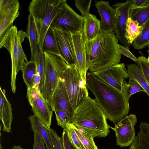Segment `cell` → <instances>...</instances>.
I'll return each mask as SVG.
<instances>
[{
    "label": "cell",
    "instance_id": "obj_1",
    "mask_svg": "<svg viewBox=\"0 0 149 149\" xmlns=\"http://www.w3.org/2000/svg\"><path fill=\"white\" fill-rule=\"evenodd\" d=\"M87 88L95 97V100L107 119L115 124L128 116L129 99L123 92L113 87L90 72L86 75Z\"/></svg>",
    "mask_w": 149,
    "mask_h": 149
},
{
    "label": "cell",
    "instance_id": "obj_2",
    "mask_svg": "<svg viewBox=\"0 0 149 149\" xmlns=\"http://www.w3.org/2000/svg\"><path fill=\"white\" fill-rule=\"evenodd\" d=\"M118 39L114 31L100 33L85 44L88 70L93 72L110 65L119 63L121 54L118 48Z\"/></svg>",
    "mask_w": 149,
    "mask_h": 149
},
{
    "label": "cell",
    "instance_id": "obj_3",
    "mask_svg": "<svg viewBox=\"0 0 149 149\" xmlns=\"http://www.w3.org/2000/svg\"><path fill=\"white\" fill-rule=\"evenodd\" d=\"M104 113L94 99L85 97L73 111L71 122L77 128L84 130L94 138L107 136L110 126Z\"/></svg>",
    "mask_w": 149,
    "mask_h": 149
},
{
    "label": "cell",
    "instance_id": "obj_4",
    "mask_svg": "<svg viewBox=\"0 0 149 149\" xmlns=\"http://www.w3.org/2000/svg\"><path fill=\"white\" fill-rule=\"evenodd\" d=\"M66 2V0H33L30 3L28 9L35 23L39 50H42L45 37L52 23Z\"/></svg>",
    "mask_w": 149,
    "mask_h": 149
},
{
    "label": "cell",
    "instance_id": "obj_5",
    "mask_svg": "<svg viewBox=\"0 0 149 149\" xmlns=\"http://www.w3.org/2000/svg\"><path fill=\"white\" fill-rule=\"evenodd\" d=\"M26 33L22 30L18 31L17 27L13 26L0 40V48H6L9 52L11 61V89L15 93L17 74L28 63L27 57L23 50L22 43L26 37Z\"/></svg>",
    "mask_w": 149,
    "mask_h": 149
},
{
    "label": "cell",
    "instance_id": "obj_6",
    "mask_svg": "<svg viewBox=\"0 0 149 149\" xmlns=\"http://www.w3.org/2000/svg\"><path fill=\"white\" fill-rule=\"evenodd\" d=\"M58 83L73 111L88 96L86 82L81 79L75 65H68L59 78Z\"/></svg>",
    "mask_w": 149,
    "mask_h": 149
},
{
    "label": "cell",
    "instance_id": "obj_7",
    "mask_svg": "<svg viewBox=\"0 0 149 149\" xmlns=\"http://www.w3.org/2000/svg\"><path fill=\"white\" fill-rule=\"evenodd\" d=\"M44 52L45 57L44 83L40 92L49 103L57 86L59 78L68 65L61 56Z\"/></svg>",
    "mask_w": 149,
    "mask_h": 149
},
{
    "label": "cell",
    "instance_id": "obj_8",
    "mask_svg": "<svg viewBox=\"0 0 149 149\" xmlns=\"http://www.w3.org/2000/svg\"><path fill=\"white\" fill-rule=\"evenodd\" d=\"M84 18L66 3L53 21L50 26L75 34L84 31Z\"/></svg>",
    "mask_w": 149,
    "mask_h": 149
},
{
    "label": "cell",
    "instance_id": "obj_9",
    "mask_svg": "<svg viewBox=\"0 0 149 149\" xmlns=\"http://www.w3.org/2000/svg\"><path fill=\"white\" fill-rule=\"evenodd\" d=\"M27 97L33 114L50 128L53 110L39 90L27 87Z\"/></svg>",
    "mask_w": 149,
    "mask_h": 149
},
{
    "label": "cell",
    "instance_id": "obj_10",
    "mask_svg": "<svg viewBox=\"0 0 149 149\" xmlns=\"http://www.w3.org/2000/svg\"><path fill=\"white\" fill-rule=\"evenodd\" d=\"M92 73L121 92H123V86L127 84L126 80L128 78V74L123 63L112 65Z\"/></svg>",
    "mask_w": 149,
    "mask_h": 149
},
{
    "label": "cell",
    "instance_id": "obj_11",
    "mask_svg": "<svg viewBox=\"0 0 149 149\" xmlns=\"http://www.w3.org/2000/svg\"><path fill=\"white\" fill-rule=\"evenodd\" d=\"M137 120L135 115L130 114L115 124L114 127H110L115 132L118 145L126 147L132 144L136 137L134 127Z\"/></svg>",
    "mask_w": 149,
    "mask_h": 149
},
{
    "label": "cell",
    "instance_id": "obj_12",
    "mask_svg": "<svg viewBox=\"0 0 149 149\" xmlns=\"http://www.w3.org/2000/svg\"><path fill=\"white\" fill-rule=\"evenodd\" d=\"M19 3L17 0H0V40L13 26L19 16Z\"/></svg>",
    "mask_w": 149,
    "mask_h": 149
},
{
    "label": "cell",
    "instance_id": "obj_13",
    "mask_svg": "<svg viewBox=\"0 0 149 149\" xmlns=\"http://www.w3.org/2000/svg\"><path fill=\"white\" fill-rule=\"evenodd\" d=\"M133 0H127L123 3L118 2L112 7L116 11V22L114 32L122 46L129 48L125 37L126 23Z\"/></svg>",
    "mask_w": 149,
    "mask_h": 149
},
{
    "label": "cell",
    "instance_id": "obj_14",
    "mask_svg": "<svg viewBox=\"0 0 149 149\" xmlns=\"http://www.w3.org/2000/svg\"><path fill=\"white\" fill-rule=\"evenodd\" d=\"M74 45L76 58L75 66L82 80L86 82L88 70L86 59L85 44L86 39L84 31L71 33Z\"/></svg>",
    "mask_w": 149,
    "mask_h": 149
},
{
    "label": "cell",
    "instance_id": "obj_15",
    "mask_svg": "<svg viewBox=\"0 0 149 149\" xmlns=\"http://www.w3.org/2000/svg\"><path fill=\"white\" fill-rule=\"evenodd\" d=\"M51 27L60 56L68 65H75V56L71 34L62 31L54 27Z\"/></svg>",
    "mask_w": 149,
    "mask_h": 149
},
{
    "label": "cell",
    "instance_id": "obj_16",
    "mask_svg": "<svg viewBox=\"0 0 149 149\" xmlns=\"http://www.w3.org/2000/svg\"><path fill=\"white\" fill-rule=\"evenodd\" d=\"M95 6L101 18L100 32L112 31L115 29L116 11L110 6L108 1H96Z\"/></svg>",
    "mask_w": 149,
    "mask_h": 149
},
{
    "label": "cell",
    "instance_id": "obj_17",
    "mask_svg": "<svg viewBox=\"0 0 149 149\" xmlns=\"http://www.w3.org/2000/svg\"><path fill=\"white\" fill-rule=\"evenodd\" d=\"M54 111H64L71 118L73 111L72 107L58 83L49 102Z\"/></svg>",
    "mask_w": 149,
    "mask_h": 149
},
{
    "label": "cell",
    "instance_id": "obj_18",
    "mask_svg": "<svg viewBox=\"0 0 149 149\" xmlns=\"http://www.w3.org/2000/svg\"><path fill=\"white\" fill-rule=\"evenodd\" d=\"M0 118L3 124V131L10 133L13 119L11 104L7 99L5 90L0 87Z\"/></svg>",
    "mask_w": 149,
    "mask_h": 149
},
{
    "label": "cell",
    "instance_id": "obj_19",
    "mask_svg": "<svg viewBox=\"0 0 149 149\" xmlns=\"http://www.w3.org/2000/svg\"><path fill=\"white\" fill-rule=\"evenodd\" d=\"M33 132H38L43 138L47 149H54L50 135V128L47 126L34 114L28 117Z\"/></svg>",
    "mask_w": 149,
    "mask_h": 149
},
{
    "label": "cell",
    "instance_id": "obj_20",
    "mask_svg": "<svg viewBox=\"0 0 149 149\" xmlns=\"http://www.w3.org/2000/svg\"><path fill=\"white\" fill-rule=\"evenodd\" d=\"M28 19L26 33L31 49V57L30 60L35 61L39 52L38 44L37 33L34 21L31 15H29Z\"/></svg>",
    "mask_w": 149,
    "mask_h": 149
},
{
    "label": "cell",
    "instance_id": "obj_21",
    "mask_svg": "<svg viewBox=\"0 0 149 149\" xmlns=\"http://www.w3.org/2000/svg\"><path fill=\"white\" fill-rule=\"evenodd\" d=\"M129 149H149V123H141L138 133Z\"/></svg>",
    "mask_w": 149,
    "mask_h": 149
},
{
    "label": "cell",
    "instance_id": "obj_22",
    "mask_svg": "<svg viewBox=\"0 0 149 149\" xmlns=\"http://www.w3.org/2000/svg\"><path fill=\"white\" fill-rule=\"evenodd\" d=\"M100 21L96 16L89 13L84 18V31L86 41L92 40L100 33Z\"/></svg>",
    "mask_w": 149,
    "mask_h": 149
},
{
    "label": "cell",
    "instance_id": "obj_23",
    "mask_svg": "<svg viewBox=\"0 0 149 149\" xmlns=\"http://www.w3.org/2000/svg\"><path fill=\"white\" fill-rule=\"evenodd\" d=\"M143 29L136 21L130 17L127 19L126 26L125 37L128 43L132 45L134 41L141 34Z\"/></svg>",
    "mask_w": 149,
    "mask_h": 149
},
{
    "label": "cell",
    "instance_id": "obj_24",
    "mask_svg": "<svg viewBox=\"0 0 149 149\" xmlns=\"http://www.w3.org/2000/svg\"><path fill=\"white\" fill-rule=\"evenodd\" d=\"M127 68L128 78L134 79L138 81L149 97V86L137 65L127 64Z\"/></svg>",
    "mask_w": 149,
    "mask_h": 149
},
{
    "label": "cell",
    "instance_id": "obj_25",
    "mask_svg": "<svg viewBox=\"0 0 149 149\" xmlns=\"http://www.w3.org/2000/svg\"><path fill=\"white\" fill-rule=\"evenodd\" d=\"M42 50L44 52L60 56L52 29L50 26L47 30L45 37Z\"/></svg>",
    "mask_w": 149,
    "mask_h": 149
},
{
    "label": "cell",
    "instance_id": "obj_26",
    "mask_svg": "<svg viewBox=\"0 0 149 149\" xmlns=\"http://www.w3.org/2000/svg\"><path fill=\"white\" fill-rule=\"evenodd\" d=\"M129 17L136 21L140 25L142 26L149 19V3L140 8L131 7Z\"/></svg>",
    "mask_w": 149,
    "mask_h": 149
},
{
    "label": "cell",
    "instance_id": "obj_27",
    "mask_svg": "<svg viewBox=\"0 0 149 149\" xmlns=\"http://www.w3.org/2000/svg\"><path fill=\"white\" fill-rule=\"evenodd\" d=\"M141 34L134 41L132 45L136 49H142L149 45V19L142 26Z\"/></svg>",
    "mask_w": 149,
    "mask_h": 149
},
{
    "label": "cell",
    "instance_id": "obj_28",
    "mask_svg": "<svg viewBox=\"0 0 149 149\" xmlns=\"http://www.w3.org/2000/svg\"><path fill=\"white\" fill-rule=\"evenodd\" d=\"M21 71L23 79L27 87L32 88L33 78L37 71L35 61L30 60L25 65Z\"/></svg>",
    "mask_w": 149,
    "mask_h": 149
},
{
    "label": "cell",
    "instance_id": "obj_29",
    "mask_svg": "<svg viewBox=\"0 0 149 149\" xmlns=\"http://www.w3.org/2000/svg\"><path fill=\"white\" fill-rule=\"evenodd\" d=\"M74 129L85 149H98L93 136L86 131L74 125Z\"/></svg>",
    "mask_w": 149,
    "mask_h": 149
},
{
    "label": "cell",
    "instance_id": "obj_30",
    "mask_svg": "<svg viewBox=\"0 0 149 149\" xmlns=\"http://www.w3.org/2000/svg\"><path fill=\"white\" fill-rule=\"evenodd\" d=\"M128 83L125 84L123 87L124 92L129 98L131 95L140 92H145L141 86L136 80L129 78Z\"/></svg>",
    "mask_w": 149,
    "mask_h": 149
},
{
    "label": "cell",
    "instance_id": "obj_31",
    "mask_svg": "<svg viewBox=\"0 0 149 149\" xmlns=\"http://www.w3.org/2000/svg\"><path fill=\"white\" fill-rule=\"evenodd\" d=\"M70 141L76 149H85L72 123L68 124L65 128Z\"/></svg>",
    "mask_w": 149,
    "mask_h": 149
},
{
    "label": "cell",
    "instance_id": "obj_32",
    "mask_svg": "<svg viewBox=\"0 0 149 149\" xmlns=\"http://www.w3.org/2000/svg\"><path fill=\"white\" fill-rule=\"evenodd\" d=\"M39 53L35 61L36 65L37 71L39 73L41 78V82L39 86L40 91L44 83V75L45 68V57L44 52L42 50H40Z\"/></svg>",
    "mask_w": 149,
    "mask_h": 149
},
{
    "label": "cell",
    "instance_id": "obj_33",
    "mask_svg": "<svg viewBox=\"0 0 149 149\" xmlns=\"http://www.w3.org/2000/svg\"><path fill=\"white\" fill-rule=\"evenodd\" d=\"M138 59L137 65L149 86V63L147 58L143 56L139 57Z\"/></svg>",
    "mask_w": 149,
    "mask_h": 149
},
{
    "label": "cell",
    "instance_id": "obj_34",
    "mask_svg": "<svg viewBox=\"0 0 149 149\" xmlns=\"http://www.w3.org/2000/svg\"><path fill=\"white\" fill-rule=\"evenodd\" d=\"M55 112L57 125L64 129L69 124L71 123V118L64 111L60 110H56Z\"/></svg>",
    "mask_w": 149,
    "mask_h": 149
},
{
    "label": "cell",
    "instance_id": "obj_35",
    "mask_svg": "<svg viewBox=\"0 0 149 149\" xmlns=\"http://www.w3.org/2000/svg\"><path fill=\"white\" fill-rule=\"evenodd\" d=\"M92 1L91 0H75L76 7L81 13V16L84 18L89 14Z\"/></svg>",
    "mask_w": 149,
    "mask_h": 149
},
{
    "label": "cell",
    "instance_id": "obj_36",
    "mask_svg": "<svg viewBox=\"0 0 149 149\" xmlns=\"http://www.w3.org/2000/svg\"><path fill=\"white\" fill-rule=\"evenodd\" d=\"M50 135L54 149H64L63 141L54 130L50 129Z\"/></svg>",
    "mask_w": 149,
    "mask_h": 149
},
{
    "label": "cell",
    "instance_id": "obj_37",
    "mask_svg": "<svg viewBox=\"0 0 149 149\" xmlns=\"http://www.w3.org/2000/svg\"><path fill=\"white\" fill-rule=\"evenodd\" d=\"M34 143L33 149H46L45 141L40 134L37 132H33Z\"/></svg>",
    "mask_w": 149,
    "mask_h": 149
},
{
    "label": "cell",
    "instance_id": "obj_38",
    "mask_svg": "<svg viewBox=\"0 0 149 149\" xmlns=\"http://www.w3.org/2000/svg\"><path fill=\"white\" fill-rule=\"evenodd\" d=\"M118 48L119 53L121 54L128 57L133 60L137 64L139 63L138 58H136L131 53L129 48L122 46L119 44L118 45Z\"/></svg>",
    "mask_w": 149,
    "mask_h": 149
},
{
    "label": "cell",
    "instance_id": "obj_39",
    "mask_svg": "<svg viewBox=\"0 0 149 149\" xmlns=\"http://www.w3.org/2000/svg\"><path fill=\"white\" fill-rule=\"evenodd\" d=\"M61 137L63 141L64 149H76L70 142L65 129H63Z\"/></svg>",
    "mask_w": 149,
    "mask_h": 149
},
{
    "label": "cell",
    "instance_id": "obj_40",
    "mask_svg": "<svg viewBox=\"0 0 149 149\" xmlns=\"http://www.w3.org/2000/svg\"><path fill=\"white\" fill-rule=\"evenodd\" d=\"M41 80V77L38 72L36 71L32 79L33 86L32 88L39 90V86Z\"/></svg>",
    "mask_w": 149,
    "mask_h": 149
},
{
    "label": "cell",
    "instance_id": "obj_41",
    "mask_svg": "<svg viewBox=\"0 0 149 149\" xmlns=\"http://www.w3.org/2000/svg\"><path fill=\"white\" fill-rule=\"evenodd\" d=\"M149 3V0H133L131 8H140L144 6Z\"/></svg>",
    "mask_w": 149,
    "mask_h": 149
},
{
    "label": "cell",
    "instance_id": "obj_42",
    "mask_svg": "<svg viewBox=\"0 0 149 149\" xmlns=\"http://www.w3.org/2000/svg\"><path fill=\"white\" fill-rule=\"evenodd\" d=\"M11 149H24L19 146L14 145L11 148Z\"/></svg>",
    "mask_w": 149,
    "mask_h": 149
},
{
    "label": "cell",
    "instance_id": "obj_43",
    "mask_svg": "<svg viewBox=\"0 0 149 149\" xmlns=\"http://www.w3.org/2000/svg\"><path fill=\"white\" fill-rule=\"evenodd\" d=\"M147 59H148V62L149 63V54H148V58H147Z\"/></svg>",
    "mask_w": 149,
    "mask_h": 149
},
{
    "label": "cell",
    "instance_id": "obj_44",
    "mask_svg": "<svg viewBox=\"0 0 149 149\" xmlns=\"http://www.w3.org/2000/svg\"><path fill=\"white\" fill-rule=\"evenodd\" d=\"M147 52H149V47H148V49L147 50Z\"/></svg>",
    "mask_w": 149,
    "mask_h": 149
}]
</instances>
